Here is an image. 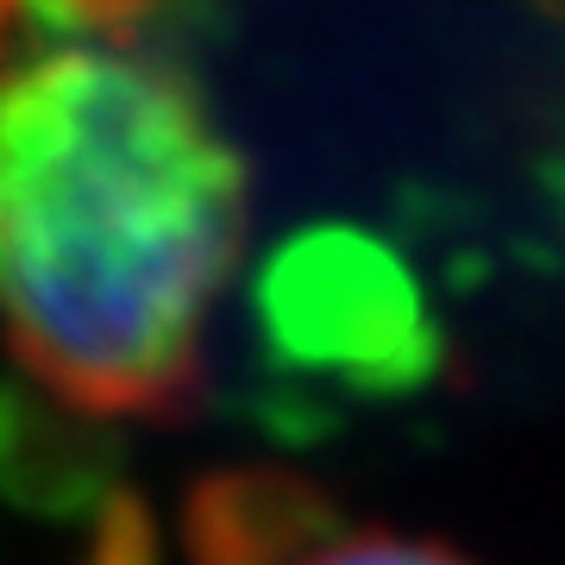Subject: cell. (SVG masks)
<instances>
[{
  "label": "cell",
  "mask_w": 565,
  "mask_h": 565,
  "mask_svg": "<svg viewBox=\"0 0 565 565\" xmlns=\"http://www.w3.org/2000/svg\"><path fill=\"white\" fill-rule=\"evenodd\" d=\"M245 245V158L132 44L0 63V345L95 422H182Z\"/></svg>",
  "instance_id": "1"
},
{
  "label": "cell",
  "mask_w": 565,
  "mask_h": 565,
  "mask_svg": "<svg viewBox=\"0 0 565 565\" xmlns=\"http://www.w3.org/2000/svg\"><path fill=\"white\" fill-rule=\"evenodd\" d=\"M264 327L282 359L359 384H403L434 359L408 270L359 233H308L289 245L264 277Z\"/></svg>",
  "instance_id": "2"
},
{
  "label": "cell",
  "mask_w": 565,
  "mask_h": 565,
  "mask_svg": "<svg viewBox=\"0 0 565 565\" xmlns=\"http://www.w3.org/2000/svg\"><path fill=\"white\" fill-rule=\"evenodd\" d=\"M195 565H302L340 527V509L296 471H214L182 509Z\"/></svg>",
  "instance_id": "3"
},
{
  "label": "cell",
  "mask_w": 565,
  "mask_h": 565,
  "mask_svg": "<svg viewBox=\"0 0 565 565\" xmlns=\"http://www.w3.org/2000/svg\"><path fill=\"white\" fill-rule=\"evenodd\" d=\"M158 7L163 0H20V20L76 44H126V32H139Z\"/></svg>",
  "instance_id": "4"
},
{
  "label": "cell",
  "mask_w": 565,
  "mask_h": 565,
  "mask_svg": "<svg viewBox=\"0 0 565 565\" xmlns=\"http://www.w3.org/2000/svg\"><path fill=\"white\" fill-rule=\"evenodd\" d=\"M302 565H471V559L440 541H408V534H333Z\"/></svg>",
  "instance_id": "5"
},
{
  "label": "cell",
  "mask_w": 565,
  "mask_h": 565,
  "mask_svg": "<svg viewBox=\"0 0 565 565\" xmlns=\"http://www.w3.org/2000/svg\"><path fill=\"white\" fill-rule=\"evenodd\" d=\"M88 565H158L145 515L114 509V515H107V527H102V541H95V553H88Z\"/></svg>",
  "instance_id": "6"
},
{
  "label": "cell",
  "mask_w": 565,
  "mask_h": 565,
  "mask_svg": "<svg viewBox=\"0 0 565 565\" xmlns=\"http://www.w3.org/2000/svg\"><path fill=\"white\" fill-rule=\"evenodd\" d=\"M13 25H20V0H0V63H7V44H13Z\"/></svg>",
  "instance_id": "7"
}]
</instances>
